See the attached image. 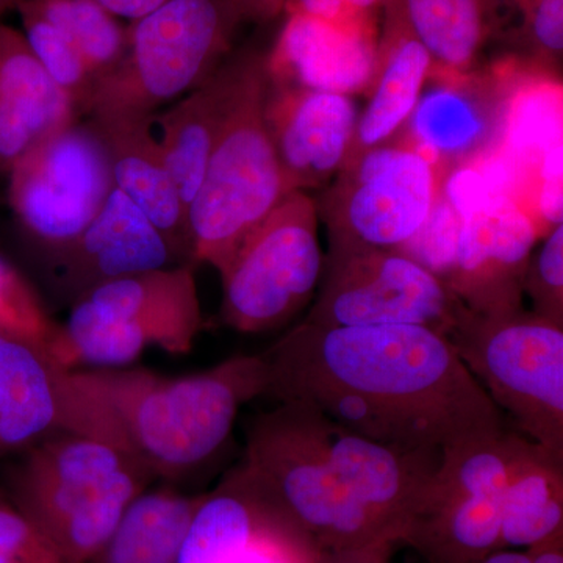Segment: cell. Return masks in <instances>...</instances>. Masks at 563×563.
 I'll use <instances>...</instances> for the list:
<instances>
[{
	"label": "cell",
	"mask_w": 563,
	"mask_h": 563,
	"mask_svg": "<svg viewBox=\"0 0 563 563\" xmlns=\"http://www.w3.org/2000/svg\"><path fill=\"white\" fill-rule=\"evenodd\" d=\"M261 354L265 396L379 442L443 451L506 429L448 336L433 329L303 321Z\"/></svg>",
	"instance_id": "cell-1"
},
{
	"label": "cell",
	"mask_w": 563,
	"mask_h": 563,
	"mask_svg": "<svg viewBox=\"0 0 563 563\" xmlns=\"http://www.w3.org/2000/svg\"><path fill=\"white\" fill-rule=\"evenodd\" d=\"M57 431L90 437L152 481L177 484L213 461L244 404L263 398L262 354L233 355L206 372L169 377L147 368H54Z\"/></svg>",
	"instance_id": "cell-2"
},
{
	"label": "cell",
	"mask_w": 563,
	"mask_h": 563,
	"mask_svg": "<svg viewBox=\"0 0 563 563\" xmlns=\"http://www.w3.org/2000/svg\"><path fill=\"white\" fill-rule=\"evenodd\" d=\"M154 481L109 444L55 431L18 454L0 492L69 563H92Z\"/></svg>",
	"instance_id": "cell-3"
},
{
	"label": "cell",
	"mask_w": 563,
	"mask_h": 563,
	"mask_svg": "<svg viewBox=\"0 0 563 563\" xmlns=\"http://www.w3.org/2000/svg\"><path fill=\"white\" fill-rule=\"evenodd\" d=\"M265 54L247 51L239 91L188 207L190 261L221 273L247 233L290 195L266 122Z\"/></svg>",
	"instance_id": "cell-4"
},
{
	"label": "cell",
	"mask_w": 563,
	"mask_h": 563,
	"mask_svg": "<svg viewBox=\"0 0 563 563\" xmlns=\"http://www.w3.org/2000/svg\"><path fill=\"white\" fill-rule=\"evenodd\" d=\"M203 317L195 265L107 282L73 302L47 347L52 368H124L150 347L190 354Z\"/></svg>",
	"instance_id": "cell-5"
},
{
	"label": "cell",
	"mask_w": 563,
	"mask_h": 563,
	"mask_svg": "<svg viewBox=\"0 0 563 563\" xmlns=\"http://www.w3.org/2000/svg\"><path fill=\"white\" fill-rule=\"evenodd\" d=\"M242 463L320 553L393 542L333 470L310 407L277 404L252 418Z\"/></svg>",
	"instance_id": "cell-6"
},
{
	"label": "cell",
	"mask_w": 563,
	"mask_h": 563,
	"mask_svg": "<svg viewBox=\"0 0 563 563\" xmlns=\"http://www.w3.org/2000/svg\"><path fill=\"white\" fill-rule=\"evenodd\" d=\"M239 24L228 0H168L132 22L124 57L96 80L84 113L154 117L220 68Z\"/></svg>",
	"instance_id": "cell-7"
},
{
	"label": "cell",
	"mask_w": 563,
	"mask_h": 563,
	"mask_svg": "<svg viewBox=\"0 0 563 563\" xmlns=\"http://www.w3.org/2000/svg\"><path fill=\"white\" fill-rule=\"evenodd\" d=\"M448 340L517 432L563 459V325L525 310L466 309Z\"/></svg>",
	"instance_id": "cell-8"
},
{
	"label": "cell",
	"mask_w": 563,
	"mask_h": 563,
	"mask_svg": "<svg viewBox=\"0 0 563 563\" xmlns=\"http://www.w3.org/2000/svg\"><path fill=\"white\" fill-rule=\"evenodd\" d=\"M317 201L291 191L255 225L220 273L221 320L242 333L277 331L317 295L325 255Z\"/></svg>",
	"instance_id": "cell-9"
},
{
	"label": "cell",
	"mask_w": 563,
	"mask_h": 563,
	"mask_svg": "<svg viewBox=\"0 0 563 563\" xmlns=\"http://www.w3.org/2000/svg\"><path fill=\"white\" fill-rule=\"evenodd\" d=\"M517 431L446 448L428 499L404 537L428 563H476L503 550V498Z\"/></svg>",
	"instance_id": "cell-10"
},
{
	"label": "cell",
	"mask_w": 563,
	"mask_h": 563,
	"mask_svg": "<svg viewBox=\"0 0 563 563\" xmlns=\"http://www.w3.org/2000/svg\"><path fill=\"white\" fill-rule=\"evenodd\" d=\"M439 173L409 144L390 141L347 162L317 202L329 250H401L428 218Z\"/></svg>",
	"instance_id": "cell-11"
},
{
	"label": "cell",
	"mask_w": 563,
	"mask_h": 563,
	"mask_svg": "<svg viewBox=\"0 0 563 563\" xmlns=\"http://www.w3.org/2000/svg\"><path fill=\"white\" fill-rule=\"evenodd\" d=\"M306 322L324 328L422 325L448 336L465 312L435 274L395 250H329Z\"/></svg>",
	"instance_id": "cell-12"
},
{
	"label": "cell",
	"mask_w": 563,
	"mask_h": 563,
	"mask_svg": "<svg viewBox=\"0 0 563 563\" xmlns=\"http://www.w3.org/2000/svg\"><path fill=\"white\" fill-rule=\"evenodd\" d=\"M9 177L18 220L54 252L85 231L114 187L102 141L77 121L36 144Z\"/></svg>",
	"instance_id": "cell-13"
},
{
	"label": "cell",
	"mask_w": 563,
	"mask_h": 563,
	"mask_svg": "<svg viewBox=\"0 0 563 563\" xmlns=\"http://www.w3.org/2000/svg\"><path fill=\"white\" fill-rule=\"evenodd\" d=\"M462 220L457 255L444 284L481 317L520 312L526 272L540 240L536 221L507 198L492 199Z\"/></svg>",
	"instance_id": "cell-14"
},
{
	"label": "cell",
	"mask_w": 563,
	"mask_h": 563,
	"mask_svg": "<svg viewBox=\"0 0 563 563\" xmlns=\"http://www.w3.org/2000/svg\"><path fill=\"white\" fill-rule=\"evenodd\" d=\"M322 426L340 479L393 542L402 543L428 499L442 451L379 442L324 417Z\"/></svg>",
	"instance_id": "cell-15"
},
{
	"label": "cell",
	"mask_w": 563,
	"mask_h": 563,
	"mask_svg": "<svg viewBox=\"0 0 563 563\" xmlns=\"http://www.w3.org/2000/svg\"><path fill=\"white\" fill-rule=\"evenodd\" d=\"M404 128L409 146L440 172L476 161L496 146L507 91V63L492 73L444 74L432 70Z\"/></svg>",
	"instance_id": "cell-16"
},
{
	"label": "cell",
	"mask_w": 563,
	"mask_h": 563,
	"mask_svg": "<svg viewBox=\"0 0 563 563\" xmlns=\"http://www.w3.org/2000/svg\"><path fill=\"white\" fill-rule=\"evenodd\" d=\"M266 122L291 191L329 187L350 158L361 109L354 96L274 88Z\"/></svg>",
	"instance_id": "cell-17"
},
{
	"label": "cell",
	"mask_w": 563,
	"mask_h": 563,
	"mask_svg": "<svg viewBox=\"0 0 563 563\" xmlns=\"http://www.w3.org/2000/svg\"><path fill=\"white\" fill-rule=\"evenodd\" d=\"M265 54L266 76L274 88L336 92H368L377 69L379 33L343 27L295 9Z\"/></svg>",
	"instance_id": "cell-18"
},
{
	"label": "cell",
	"mask_w": 563,
	"mask_h": 563,
	"mask_svg": "<svg viewBox=\"0 0 563 563\" xmlns=\"http://www.w3.org/2000/svg\"><path fill=\"white\" fill-rule=\"evenodd\" d=\"M55 255L58 282L73 302L107 282L180 265L154 222L114 187L95 220Z\"/></svg>",
	"instance_id": "cell-19"
},
{
	"label": "cell",
	"mask_w": 563,
	"mask_h": 563,
	"mask_svg": "<svg viewBox=\"0 0 563 563\" xmlns=\"http://www.w3.org/2000/svg\"><path fill=\"white\" fill-rule=\"evenodd\" d=\"M88 125L109 155L114 188L124 192L168 240L179 263H191L188 214L152 118H99Z\"/></svg>",
	"instance_id": "cell-20"
},
{
	"label": "cell",
	"mask_w": 563,
	"mask_h": 563,
	"mask_svg": "<svg viewBox=\"0 0 563 563\" xmlns=\"http://www.w3.org/2000/svg\"><path fill=\"white\" fill-rule=\"evenodd\" d=\"M77 121V109L43 68L24 33L0 22V173Z\"/></svg>",
	"instance_id": "cell-21"
},
{
	"label": "cell",
	"mask_w": 563,
	"mask_h": 563,
	"mask_svg": "<svg viewBox=\"0 0 563 563\" xmlns=\"http://www.w3.org/2000/svg\"><path fill=\"white\" fill-rule=\"evenodd\" d=\"M383 13L376 76L368 102L361 110L347 162L388 143L401 131L433 69L431 54L410 31L395 0H384Z\"/></svg>",
	"instance_id": "cell-22"
},
{
	"label": "cell",
	"mask_w": 563,
	"mask_h": 563,
	"mask_svg": "<svg viewBox=\"0 0 563 563\" xmlns=\"http://www.w3.org/2000/svg\"><path fill=\"white\" fill-rule=\"evenodd\" d=\"M247 52L221 63L220 68L173 103L154 114V128L185 207L201 187L207 163L239 91Z\"/></svg>",
	"instance_id": "cell-23"
},
{
	"label": "cell",
	"mask_w": 563,
	"mask_h": 563,
	"mask_svg": "<svg viewBox=\"0 0 563 563\" xmlns=\"http://www.w3.org/2000/svg\"><path fill=\"white\" fill-rule=\"evenodd\" d=\"M277 509L268 493L240 463L214 490L203 493L185 532L177 563H236Z\"/></svg>",
	"instance_id": "cell-24"
},
{
	"label": "cell",
	"mask_w": 563,
	"mask_h": 563,
	"mask_svg": "<svg viewBox=\"0 0 563 563\" xmlns=\"http://www.w3.org/2000/svg\"><path fill=\"white\" fill-rule=\"evenodd\" d=\"M563 143L562 84L547 65L507 63V91L496 147L523 173L531 206L537 169L544 154Z\"/></svg>",
	"instance_id": "cell-25"
},
{
	"label": "cell",
	"mask_w": 563,
	"mask_h": 563,
	"mask_svg": "<svg viewBox=\"0 0 563 563\" xmlns=\"http://www.w3.org/2000/svg\"><path fill=\"white\" fill-rule=\"evenodd\" d=\"M559 532H563V459L518 432L503 498V550H528Z\"/></svg>",
	"instance_id": "cell-26"
},
{
	"label": "cell",
	"mask_w": 563,
	"mask_h": 563,
	"mask_svg": "<svg viewBox=\"0 0 563 563\" xmlns=\"http://www.w3.org/2000/svg\"><path fill=\"white\" fill-rule=\"evenodd\" d=\"M57 431L54 368L32 344L0 335V457Z\"/></svg>",
	"instance_id": "cell-27"
},
{
	"label": "cell",
	"mask_w": 563,
	"mask_h": 563,
	"mask_svg": "<svg viewBox=\"0 0 563 563\" xmlns=\"http://www.w3.org/2000/svg\"><path fill=\"white\" fill-rule=\"evenodd\" d=\"M202 495H188L173 485L147 488L129 507L92 563H177L185 532Z\"/></svg>",
	"instance_id": "cell-28"
},
{
	"label": "cell",
	"mask_w": 563,
	"mask_h": 563,
	"mask_svg": "<svg viewBox=\"0 0 563 563\" xmlns=\"http://www.w3.org/2000/svg\"><path fill=\"white\" fill-rule=\"evenodd\" d=\"M435 73L465 74L490 35L493 0H395Z\"/></svg>",
	"instance_id": "cell-29"
},
{
	"label": "cell",
	"mask_w": 563,
	"mask_h": 563,
	"mask_svg": "<svg viewBox=\"0 0 563 563\" xmlns=\"http://www.w3.org/2000/svg\"><path fill=\"white\" fill-rule=\"evenodd\" d=\"M79 49L95 80L110 73L128 49V29L95 0H27ZM96 84V81H95Z\"/></svg>",
	"instance_id": "cell-30"
},
{
	"label": "cell",
	"mask_w": 563,
	"mask_h": 563,
	"mask_svg": "<svg viewBox=\"0 0 563 563\" xmlns=\"http://www.w3.org/2000/svg\"><path fill=\"white\" fill-rule=\"evenodd\" d=\"M22 21V33L51 79L84 113L90 99L95 76L73 41L57 25L47 21L32 3L22 0L16 9Z\"/></svg>",
	"instance_id": "cell-31"
},
{
	"label": "cell",
	"mask_w": 563,
	"mask_h": 563,
	"mask_svg": "<svg viewBox=\"0 0 563 563\" xmlns=\"http://www.w3.org/2000/svg\"><path fill=\"white\" fill-rule=\"evenodd\" d=\"M57 331L38 295L9 262L0 257V335L35 346L47 358L52 336Z\"/></svg>",
	"instance_id": "cell-32"
},
{
	"label": "cell",
	"mask_w": 563,
	"mask_h": 563,
	"mask_svg": "<svg viewBox=\"0 0 563 563\" xmlns=\"http://www.w3.org/2000/svg\"><path fill=\"white\" fill-rule=\"evenodd\" d=\"M462 228L461 214L437 191L428 218L412 239L398 251L444 282L453 269Z\"/></svg>",
	"instance_id": "cell-33"
},
{
	"label": "cell",
	"mask_w": 563,
	"mask_h": 563,
	"mask_svg": "<svg viewBox=\"0 0 563 563\" xmlns=\"http://www.w3.org/2000/svg\"><path fill=\"white\" fill-rule=\"evenodd\" d=\"M523 292L532 299V312L563 325V225L543 236L542 246L532 252L526 272Z\"/></svg>",
	"instance_id": "cell-34"
},
{
	"label": "cell",
	"mask_w": 563,
	"mask_h": 563,
	"mask_svg": "<svg viewBox=\"0 0 563 563\" xmlns=\"http://www.w3.org/2000/svg\"><path fill=\"white\" fill-rule=\"evenodd\" d=\"M0 563H69L0 492Z\"/></svg>",
	"instance_id": "cell-35"
},
{
	"label": "cell",
	"mask_w": 563,
	"mask_h": 563,
	"mask_svg": "<svg viewBox=\"0 0 563 563\" xmlns=\"http://www.w3.org/2000/svg\"><path fill=\"white\" fill-rule=\"evenodd\" d=\"M526 38L540 63L561 60L563 51V0H531L523 11Z\"/></svg>",
	"instance_id": "cell-36"
},
{
	"label": "cell",
	"mask_w": 563,
	"mask_h": 563,
	"mask_svg": "<svg viewBox=\"0 0 563 563\" xmlns=\"http://www.w3.org/2000/svg\"><path fill=\"white\" fill-rule=\"evenodd\" d=\"M384 0H290L287 9L343 25V27L377 31V14Z\"/></svg>",
	"instance_id": "cell-37"
},
{
	"label": "cell",
	"mask_w": 563,
	"mask_h": 563,
	"mask_svg": "<svg viewBox=\"0 0 563 563\" xmlns=\"http://www.w3.org/2000/svg\"><path fill=\"white\" fill-rule=\"evenodd\" d=\"M476 563H563V532L525 551H495Z\"/></svg>",
	"instance_id": "cell-38"
},
{
	"label": "cell",
	"mask_w": 563,
	"mask_h": 563,
	"mask_svg": "<svg viewBox=\"0 0 563 563\" xmlns=\"http://www.w3.org/2000/svg\"><path fill=\"white\" fill-rule=\"evenodd\" d=\"M393 542H376L351 550L325 551L314 563H390Z\"/></svg>",
	"instance_id": "cell-39"
},
{
	"label": "cell",
	"mask_w": 563,
	"mask_h": 563,
	"mask_svg": "<svg viewBox=\"0 0 563 563\" xmlns=\"http://www.w3.org/2000/svg\"><path fill=\"white\" fill-rule=\"evenodd\" d=\"M228 3L240 22H268L285 13L290 0H228Z\"/></svg>",
	"instance_id": "cell-40"
},
{
	"label": "cell",
	"mask_w": 563,
	"mask_h": 563,
	"mask_svg": "<svg viewBox=\"0 0 563 563\" xmlns=\"http://www.w3.org/2000/svg\"><path fill=\"white\" fill-rule=\"evenodd\" d=\"M95 2L110 11L118 20L133 22L157 10L168 0H95Z\"/></svg>",
	"instance_id": "cell-41"
},
{
	"label": "cell",
	"mask_w": 563,
	"mask_h": 563,
	"mask_svg": "<svg viewBox=\"0 0 563 563\" xmlns=\"http://www.w3.org/2000/svg\"><path fill=\"white\" fill-rule=\"evenodd\" d=\"M22 0H0V18L5 16L11 10H16Z\"/></svg>",
	"instance_id": "cell-42"
},
{
	"label": "cell",
	"mask_w": 563,
	"mask_h": 563,
	"mask_svg": "<svg viewBox=\"0 0 563 563\" xmlns=\"http://www.w3.org/2000/svg\"><path fill=\"white\" fill-rule=\"evenodd\" d=\"M507 2H510L512 3L514 7H517V9L520 10L521 13V11H523L526 7L529 5V2H531V0H507Z\"/></svg>",
	"instance_id": "cell-43"
}]
</instances>
